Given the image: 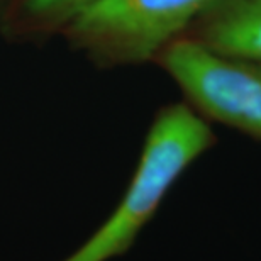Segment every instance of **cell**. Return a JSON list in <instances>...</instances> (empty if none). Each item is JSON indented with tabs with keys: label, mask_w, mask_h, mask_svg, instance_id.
I'll return each mask as SVG.
<instances>
[{
	"label": "cell",
	"mask_w": 261,
	"mask_h": 261,
	"mask_svg": "<svg viewBox=\"0 0 261 261\" xmlns=\"http://www.w3.org/2000/svg\"><path fill=\"white\" fill-rule=\"evenodd\" d=\"M214 0H92L68 20L71 38L112 65L156 61Z\"/></svg>",
	"instance_id": "7a4b0ae2"
},
{
	"label": "cell",
	"mask_w": 261,
	"mask_h": 261,
	"mask_svg": "<svg viewBox=\"0 0 261 261\" xmlns=\"http://www.w3.org/2000/svg\"><path fill=\"white\" fill-rule=\"evenodd\" d=\"M156 63L207 122L261 141V60L217 53L184 36Z\"/></svg>",
	"instance_id": "3957f363"
},
{
	"label": "cell",
	"mask_w": 261,
	"mask_h": 261,
	"mask_svg": "<svg viewBox=\"0 0 261 261\" xmlns=\"http://www.w3.org/2000/svg\"><path fill=\"white\" fill-rule=\"evenodd\" d=\"M185 38L222 55L261 60V0H214Z\"/></svg>",
	"instance_id": "277c9868"
},
{
	"label": "cell",
	"mask_w": 261,
	"mask_h": 261,
	"mask_svg": "<svg viewBox=\"0 0 261 261\" xmlns=\"http://www.w3.org/2000/svg\"><path fill=\"white\" fill-rule=\"evenodd\" d=\"M216 144L211 122L187 102L156 114L121 202L98 231L65 261H107L126 253L181 175Z\"/></svg>",
	"instance_id": "6da1fadb"
},
{
	"label": "cell",
	"mask_w": 261,
	"mask_h": 261,
	"mask_svg": "<svg viewBox=\"0 0 261 261\" xmlns=\"http://www.w3.org/2000/svg\"><path fill=\"white\" fill-rule=\"evenodd\" d=\"M92 0H24V10L38 20H70Z\"/></svg>",
	"instance_id": "5b68a950"
}]
</instances>
